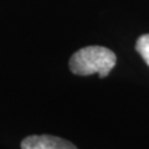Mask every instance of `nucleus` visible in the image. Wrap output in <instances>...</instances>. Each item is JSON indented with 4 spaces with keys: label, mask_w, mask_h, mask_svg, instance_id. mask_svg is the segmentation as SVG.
Returning a JSON list of instances; mask_svg holds the SVG:
<instances>
[{
    "label": "nucleus",
    "mask_w": 149,
    "mask_h": 149,
    "mask_svg": "<svg viewBox=\"0 0 149 149\" xmlns=\"http://www.w3.org/2000/svg\"><path fill=\"white\" fill-rule=\"evenodd\" d=\"M117 57L113 51L102 46H88L78 50L70 58V68L78 76H90L98 73L101 78L109 74L114 67Z\"/></svg>",
    "instance_id": "1"
},
{
    "label": "nucleus",
    "mask_w": 149,
    "mask_h": 149,
    "mask_svg": "<svg viewBox=\"0 0 149 149\" xmlns=\"http://www.w3.org/2000/svg\"><path fill=\"white\" fill-rule=\"evenodd\" d=\"M21 149H77L71 142L52 136H31L21 142Z\"/></svg>",
    "instance_id": "2"
},
{
    "label": "nucleus",
    "mask_w": 149,
    "mask_h": 149,
    "mask_svg": "<svg viewBox=\"0 0 149 149\" xmlns=\"http://www.w3.org/2000/svg\"><path fill=\"white\" fill-rule=\"evenodd\" d=\"M136 50L139 52V55L143 57V60L147 62L149 66V34L142 35L137 40L136 44Z\"/></svg>",
    "instance_id": "3"
}]
</instances>
